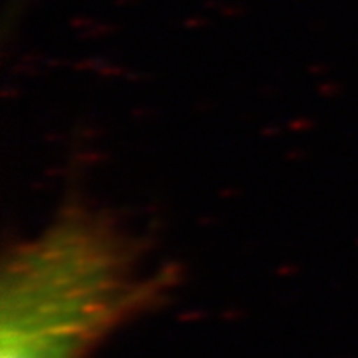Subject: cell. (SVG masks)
Wrapping results in <instances>:
<instances>
[{
    "label": "cell",
    "mask_w": 358,
    "mask_h": 358,
    "mask_svg": "<svg viewBox=\"0 0 358 358\" xmlns=\"http://www.w3.org/2000/svg\"><path fill=\"white\" fill-rule=\"evenodd\" d=\"M129 241L86 209H66L6 257L0 358H88L110 333L159 301Z\"/></svg>",
    "instance_id": "obj_1"
}]
</instances>
